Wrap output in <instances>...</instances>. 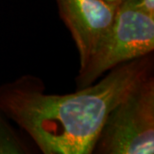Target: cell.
Listing matches in <instances>:
<instances>
[{
  "label": "cell",
  "instance_id": "cell-1",
  "mask_svg": "<svg viewBox=\"0 0 154 154\" xmlns=\"http://www.w3.org/2000/svg\"><path fill=\"white\" fill-rule=\"evenodd\" d=\"M152 53L122 63L93 84L49 94L39 77L22 75L0 85V110L44 154H90L114 107L153 74Z\"/></svg>",
  "mask_w": 154,
  "mask_h": 154
},
{
  "label": "cell",
  "instance_id": "cell-2",
  "mask_svg": "<svg viewBox=\"0 0 154 154\" xmlns=\"http://www.w3.org/2000/svg\"><path fill=\"white\" fill-rule=\"evenodd\" d=\"M153 50L154 16L120 4L111 28L79 69L75 78L77 89L93 84L114 67L145 56Z\"/></svg>",
  "mask_w": 154,
  "mask_h": 154
},
{
  "label": "cell",
  "instance_id": "cell-3",
  "mask_svg": "<svg viewBox=\"0 0 154 154\" xmlns=\"http://www.w3.org/2000/svg\"><path fill=\"white\" fill-rule=\"evenodd\" d=\"M98 154L154 152V77L143 80L111 110L95 143Z\"/></svg>",
  "mask_w": 154,
  "mask_h": 154
},
{
  "label": "cell",
  "instance_id": "cell-4",
  "mask_svg": "<svg viewBox=\"0 0 154 154\" xmlns=\"http://www.w3.org/2000/svg\"><path fill=\"white\" fill-rule=\"evenodd\" d=\"M56 3L76 45L80 69L111 28L119 5L106 0H56Z\"/></svg>",
  "mask_w": 154,
  "mask_h": 154
},
{
  "label": "cell",
  "instance_id": "cell-5",
  "mask_svg": "<svg viewBox=\"0 0 154 154\" xmlns=\"http://www.w3.org/2000/svg\"><path fill=\"white\" fill-rule=\"evenodd\" d=\"M30 150L0 110V154H24Z\"/></svg>",
  "mask_w": 154,
  "mask_h": 154
},
{
  "label": "cell",
  "instance_id": "cell-6",
  "mask_svg": "<svg viewBox=\"0 0 154 154\" xmlns=\"http://www.w3.org/2000/svg\"><path fill=\"white\" fill-rule=\"evenodd\" d=\"M121 4L138 8L151 16H154V0H125Z\"/></svg>",
  "mask_w": 154,
  "mask_h": 154
},
{
  "label": "cell",
  "instance_id": "cell-7",
  "mask_svg": "<svg viewBox=\"0 0 154 154\" xmlns=\"http://www.w3.org/2000/svg\"><path fill=\"white\" fill-rule=\"evenodd\" d=\"M124 1H125V0H115V3L117 5H120L122 2H124Z\"/></svg>",
  "mask_w": 154,
  "mask_h": 154
},
{
  "label": "cell",
  "instance_id": "cell-8",
  "mask_svg": "<svg viewBox=\"0 0 154 154\" xmlns=\"http://www.w3.org/2000/svg\"><path fill=\"white\" fill-rule=\"evenodd\" d=\"M106 1H108V2H112V3H115V0H106ZM116 4V3H115Z\"/></svg>",
  "mask_w": 154,
  "mask_h": 154
}]
</instances>
